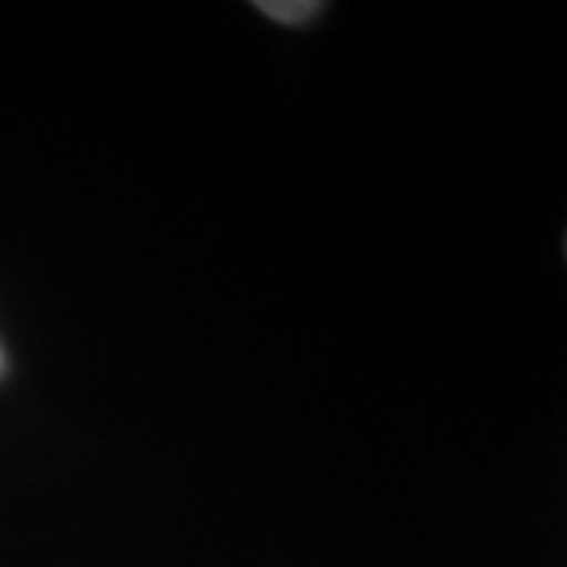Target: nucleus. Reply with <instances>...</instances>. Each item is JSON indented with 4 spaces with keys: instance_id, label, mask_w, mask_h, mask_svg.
Listing matches in <instances>:
<instances>
[{
    "instance_id": "1",
    "label": "nucleus",
    "mask_w": 567,
    "mask_h": 567,
    "mask_svg": "<svg viewBox=\"0 0 567 567\" xmlns=\"http://www.w3.org/2000/svg\"><path fill=\"white\" fill-rule=\"evenodd\" d=\"M256 10L275 22L303 25V22H309L312 17L322 13V3H316V0H259Z\"/></svg>"
},
{
    "instance_id": "2",
    "label": "nucleus",
    "mask_w": 567,
    "mask_h": 567,
    "mask_svg": "<svg viewBox=\"0 0 567 567\" xmlns=\"http://www.w3.org/2000/svg\"><path fill=\"white\" fill-rule=\"evenodd\" d=\"M0 365H3V360H0Z\"/></svg>"
}]
</instances>
